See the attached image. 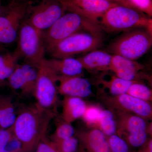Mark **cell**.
I'll use <instances>...</instances> for the list:
<instances>
[{"label":"cell","instance_id":"27","mask_svg":"<svg viewBox=\"0 0 152 152\" xmlns=\"http://www.w3.org/2000/svg\"><path fill=\"white\" fill-rule=\"evenodd\" d=\"M136 10L150 17L152 16V0H128Z\"/></svg>","mask_w":152,"mask_h":152},{"label":"cell","instance_id":"32","mask_svg":"<svg viewBox=\"0 0 152 152\" xmlns=\"http://www.w3.org/2000/svg\"><path fill=\"white\" fill-rule=\"evenodd\" d=\"M37 152H58L51 144L47 142H42L39 143Z\"/></svg>","mask_w":152,"mask_h":152},{"label":"cell","instance_id":"34","mask_svg":"<svg viewBox=\"0 0 152 152\" xmlns=\"http://www.w3.org/2000/svg\"><path fill=\"white\" fill-rule=\"evenodd\" d=\"M1 1L2 0H0V15L1 13L2 12L3 8L1 4Z\"/></svg>","mask_w":152,"mask_h":152},{"label":"cell","instance_id":"26","mask_svg":"<svg viewBox=\"0 0 152 152\" xmlns=\"http://www.w3.org/2000/svg\"><path fill=\"white\" fill-rule=\"evenodd\" d=\"M108 142L111 152H129L127 144L119 136L115 134L110 136Z\"/></svg>","mask_w":152,"mask_h":152},{"label":"cell","instance_id":"3","mask_svg":"<svg viewBox=\"0 0 152 152\" xmlns=\"http://www.w3.org/2000/svg\"><path fill=\"white\" fill-rule=\"evenodd\" d=\"M101 26L110 31L144 28L152 31L151 18L133 8L117 4L106 12L99 20Z\"/></svg>","mask_w":152,"mask_h":152},{"label":"cell","instance_id":"14","mask_svg":"<svg viewBox=\"0 0 152 152\" xmlns=\"http://www.w3.org/2000/svg\"><path fill=\"white\" fill-rule=\"evenodd\" d=\"M47 63L58 76L74 77L81 75L84 68L78 59L72 57L63 58L46 59Z\"/></svg>","mask_w":152,"mask_h":152},{"label":"cell","instance_id":"29","mask_svg":"<svg viewBox=\"0 0 152 152\" xmlns=\"http://www.w3.org/2000/svg\"><path fill=\"white\" fill-rule=\"evenodd\" d=\"M58 142L61 152H75L78 145L77 139L74 137Z\"/></svg>","mask_w":152,"mask_h":152},{"label":"cell","instance_id":"7","mask_svg":"<svg viewBox=\"0 0 152 152\" xmlns=\"http://www.w3.org/2000/svg\"><path fill=\"white\" fill-rule=\"evenodd\" d=\"M102 35L92 33L77 32L61 41L46 51L53 58L72 57L97 50L102 45Z\"/></svg>","mask_w":152,"mask_h":152},{"label":"cell","instance_id":"19","mask_svg":"<svg viewBox=\"0 0 152 152\" xmlns=\"http://www.w3.org/2000/svg\"><path fill=\"white\" fill-rule=\"evenodd\" d=\"M15 105L11 98H0V128L10 129L13 126L17 118Z\"/></svg>","mask_w":152,"mask_h":152},{"label":"cell","instance_id":"17","mask_svg":"<svg viewBox=\"0 0 152 152\" xmlns=\"http://www.w3.org/2000/svg\"><path fill=\"white\" fill-rule=\"evenodd\" d=\"M112 56L107 52L96 50L78 59L84 69L105 70H110Z\"/></svg>","mask_w":152,"mask_h":152},{"label":"cell","instance_id":"30","mask_svg":"<svg viewBox=\"0 0 152 152\" xmlns=\"http://www.w3.org/2000/svg\"><path fill=\"white\" fill-rule=\"evenodd\" d=\"M14 134L11 128L0 129V152L6 151V147L10 140L13 137Z\"/></svg>","mask_w":152,"mask_h":152},{"label":"cell","instance_id":"20","mask_svg":"<svg viewBox=\"0 0 152 152\" xmlns=\"http://www.w3.org/2000/svg\"><path fill=\"white\" fill-rule=\"evenodd\" d=\"M85 138L92 152H111L106 135L101 130L93 129L90 131Z\"/></svg>","mask_w":152,"mask_h":152},{"label":"cell","instance_id":"9","mask_svg":"<svg viewBox=\"0 0 152 152\" xmlns=\"http://www.w3.org/2000/svg\"><path fill=\"white\" fill-rule=\"evenodd\" d=\"M66 11V6L59 0H42L38 4L33 5L26 20L43 32L50 27Z\"/></svg>","mask_w":152,"mask_h":152},{"label":"cell","instance_id":"28","mask_svg":"<svg viewBox=\"0 0 152 152\" xmlns=\"http://www.w3.org/2000/svg\"><path fill=\"white\" fill-rule=\"evenodd\" d=\"M102 110L96 106L87 107L83 116L84 119L90 124L98 123Z\"/></svg>","mask_w":152,"mask_h":152},{"label":"cell","instance_id":"1","mask_svg":"<svg viewBox=\"0 0 152 152\" xmlns=\"http://www.w3.org/2000/svg\"><path fill=\"white\" fill-rule=\"evenodd\" d=\"M56 112L41 107L37 103L23 107L11 128L22 147H29L45 136Z\"/></svg>","mask_w":152,"mask_h":152},{"label":"cell","instance_id":"35","mask_svg":"<svg viewBox=\"0 0 152 152\" xmlns=\"http://www.w3.org/2000/svg\"><path fill=\"white\" fill-rule=\"evenodd\" d=\"M26 1H30V0H11V1L14 2H21Z\"/></svg>","mask_w":152,"mask_h":152},{"label":"cell","instance_id":"13","mask_svg":"<svg viewBox=\"0 0 152 152\" xmlns=\"http://www.w3.org/2000/svg\"><path fill=\"white\" fill-rule=\"evenodd\" d=\"M141 68L140 65L135 61L119 55H113L110 70L120 78L135 81L137 77L138 71Z\"/></svg>","mask_w":152,"mask_h":152},{"label":"cell","instance_id":"18","mask_svg":"<svg viewBox=\"0 0 152 152\" xmlns=\"http://www.w3.org/2000/svg\"><path fill=\"white\" fill-rule=\"evenodd\" d=\"M86 108V103L81 98L65 96L63 100L62 119L72 123L82 118Z\"/></svg>","mask_w":152,"mask_h":152},{"label":"cell","instance_id":"2","mask_svg":"<svg viewBox=\"0 0 152 152\" xmlns=\"http://www.w3.org/2000/svg\"><path fill=\"white\" fill-rule=\"evenodd\" d=\"M81 30L102 35V27L98 23L75 12L69 11L65 13L50 27L42 32L46 51Z\"/></svg>","mask_w":152,"mask_h":152},{"label":"cell","instance_id":"10","mask_svg":"<svg viewBox=\"0 0 152 152\" xmlns=\"http://www.w3.org/2000/svg\"><path fill=\"white\" fill-rule=\"evenodd\" d=\"M38 71L37 68L28 63L18 64L8 79L11 88L24 96H34Z\"/></svg>","mask_w":152,"mask_h":152},{"label":"cell","instance_id":"21","mask_svg":"<svg viewBox=\"0 0 152 152\" xmlns=\"http://www.w3.org/2000/svg\"><path fill=\"white\" fill-rule=\"evenodd\" d=\"M20 58L16 50L0 54V83L8 79L18 64Z\"/></svg>","mask_w":152,"mask_h":152},{"label":"cell","instance_id":"36","mask_svg":"<svg viewBox=\"0 0 152 152\" xmlns=\"http://www.w3.org/2000/svg\"><path fill=\"white\" fill-rule=\"evenodd\" d=\"M3 152H12L10 151H8V150H6L5 151H4Z\"/></svg>","mask_w":152,"mask_h":152},{"label":"cell","instance_id":"12","mask_svg":"<svg viewBox=\"0 0 152 152\" xmlns=\"http://www.w3.org/2000/svg\"><path fill=\"white\" fill-rule=\"evenodd\" d=\"M58 91L67 96L83 99L92 94V86L89 80L81 76L58 77Z\"/></svg>","mask_w":152,"mask_h":152},{"label":"cell","instance_id":"25","mask_svg":"<svg viewBox=\"0 0 152 152\" xmlns=\"http://www.w3.org/2000/svg\"><path fill=\"white\" fill-rule=\"evenodd\" d=\"M75 132V128L71 124V123L66 122L62 120V121L57 124L53 136L58 142L74 137Z\"/></svg>","mask_w":152,"mask_h":152},{"label":"cell","instance_id":"8","mask_svg":"<svg viewBox=\"0 0 152 152\" xmlns=\"http://www.w3.org/2000/svg\"><path fill=\"white\" fill-rule=\"evenodd\" d=\"M58 77V76L49 66L45 58L38 68L34 94L36 103L41 107L56 112L59 94Z\"/></svg>","mask_w":152,"mask_h":152},{"label":"cell","instance_id":"37","mask_svg":"<svg viewBox=\"0 0 152 152\" xmlns=\"http://www.w3.org/2000/svg\"><path fill=\"white\" fill-rule=\"evenodd\" d=\"M0 84H1V83H0Z\"/></svg>","mask_w":152,"mask_h":152},{"label":"cell","instance_id":"4","mask_svg":"<svg viewBox=\"0 0 152 152\" xmlns=\"http://www.w3.org/2000/svg\"><path fill=\"white\" fill-rule=\"evenodd\" d=\"M152 45V31L138 28L128 31L117 38L111 44L109 50L113 55L135 61L145 55Z\"/></svg>","mask_w":152,"mask_h":152},{"label":"cell","instance_id":"15","mask_svg":"<svg viewBox=\"0 0 152 152\" xmlns=\"http://www.w3.org/2000/svg\"><path fill=\"white\" fill-rule=\"evenodd\" d=\"M126 125L131 145L134 147L142 145L147 138L146 124L143 118L136 115H131L128 118Z\"/></svg>","mask_w":152,"mask_h":152},{"label":"cell","instance_id":"11","mask_svg":"<svg viewBox=\"0 0 152 152\" xmlns=\"http://www.w3.org/2000/svg\"><path fill=\"white\" fill-rule=\"evenodd\" d=\"M59 1L65 5L67 10L81 14L99 24L103 15L112 7L118 4L108 0Z\"/></svg>","mask_w":152,"mask_h":152},{"label":"cell","instance_id":"33","mask_svg":"<svg viewBox=\"0 0 152 152\" xmlns=\"http://www.w3.org/2000/svg\"><path fill=\"white\" fill-rule=\"evenodd\" d=\"M108 1H110L116 3V4H118L127 6V7L134 8V7L130 3L128 0H108Z\"/></svg>","mask_w":152,"mask_h":152},{"label":"cell","instance_id":"22","mask_svg":"<svg viewBox=\"0 0 152 152\" xmlns=\"http://www.w3.org/2000/svg\"><path fill=\"white\" fill-rule=\"evenodd\" d=\"M98 123L101 130L105 135L110 137L115 134L116 132L117 125L114 114L109 110H102Z\"/></svg>","mask_w":152,"mask_h":152},{"label":"cell","instance_id":"6","mask_svg":"<svg viewBox=\"0 0 152 152\" xmlns=\"http://www.w3.org/2000/svg\"><path fill=\"white\" fill-rule=\"evenodd\" d=\"M33 5L31 1H10L0 15V45L13 43L18 39L23 22Z\"/></svg>","mask_w":152,"mask_h":152},{"label":"cell","instance_id":"23","mask_svg":"<svg viewBox=\"0 0 152 152\" xmlns=\"http://www.w3.org/2000/svg\"><path fill=\"white\" fill-rule=\"evenodd\" d=\"M134 82L126 80L116 75L113 76L110 80L106 82L105 85L112 95L118 96L127 94Z\"/></svg>","mask_w":152,"mask_h":152},{"label":"cell","instance_id":"31","mask_svg":"<svg viewBox=\"0 0 152 152\" xmlns=\"http://www.w3.org/2000/svg\"><path fill=\"white\" fill-rule=\"evenodd\" d=\"M21 148L20 142L15 137V138L13 137L9 142L6 147V149L10 152H15L20 149Z\"/></svg>","mask_w":152,"mask_h":152},{"label":"cell","instance_id":"24","mask_svg":"<svg viewBox=\"0 0 152 152\" xmlns=\"http://www.w3.org/2000/svg\"><path fill=\"white\" fill-rule=\"evenodd\" d=\"M127 94L140 99L147 101L152 98V91L150 88L140 83L135 81L133 83Z\"/></svg>","mask_w":152,"mask_h":152},{"label":"cell","instance_id":"5","mask_svg":"<svg viewBox=\"0 0 152 152\" xmlns=\"http://www.w3.org/2000/svg\"><path fill=\"white\" fill-rule=\"evenodd\" d=\"M16 50L26 63L39 68L45 59L46 48L42 32L32 26L25 19L22 23L18 36Z\"/></svg>","mask_w":152,"mask_h":152},{"label":"cell","instance_id":"16","mask_svg":"<svg viewBox=\"0 0 152 152\" xmlns=\"http://www.w3.org/2000/svg\"><path fill=\"white\" fill-rule=\"evenodd\" d=\"M117 96L118 103L125 110L143 118L151 116L152 107L147 101L134 97L127 94Z\"/></svg>","mask_w":152,"mask_h":152}]
</instances>
